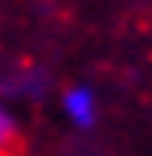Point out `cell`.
<instances>
[{"label": "cell", "instance_id": "6da1fadb", "mask_svg": "<svg viewBox=\"0 0 152 156\" xmlns=\"http://www.w3.org/2000/svg\"><path fill=\"white\" fill-rule=\"evenodd\" d=\"M66 115H70V123L90 127V123H95V94H90L87 86H74V90H66Z\"/></svg>", "mask_w": 152, "mask_h": 156}, {"label": "cell", "instance_id": "7a4b0ae2", "mask_svg": "<svg viewBox=\"0 0 152 156\" xmlns=\"http://www.w3.org/2000/svg\"><path fill=\"white\" fill-rule=\"evenodd\" d=\"M21 148H25L21 144V127H16V119L0 107V156H16Z\"/></svg>", "mask_w": 152, "mask_h": 156}]
</instances>
